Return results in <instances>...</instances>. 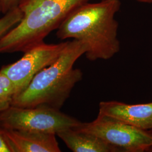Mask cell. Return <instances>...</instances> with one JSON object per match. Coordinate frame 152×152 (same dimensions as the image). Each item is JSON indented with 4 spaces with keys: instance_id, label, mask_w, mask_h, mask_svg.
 Returning a JSON list of instances; mask_svg holds the SVG:
<instances>
[{
    "instance_id": "8992f818",
    "label": "cell",
    "mask_w": 152,
    "mask_h": 152,
    "mask_svg": "<svg viewBox=\"0 0 152 152\" xmlns=\"http://www.w3.org/2000/svg\"><path fill=\"white\" fill-rule=\"evenodd\" d=\"M67 43L68 41L47 44L43 42L38 44L24 52L16 62L4 65L0 71L13 82L18 94L26 88L36 75L58 58Z\"/></svg>"
},
{
    "instance_id": "277c9868",
    "label": "cell",
    "mask_w": 152,
    "mask_h": 152,
    "mask_svg": "<svg viewBox=\"0 0 152 152\" xmlns=\"http://www.w3.org/2000/svg\"><path fill=\"white\" fill-rule=\"evenodd\" d=\"M81 124L76 118L46 107L21 108L12 106L0 113V126L8 130L56 134Z\"/></svg>"
},
{
    "instance_id": "7a4b0ae2",
    "label": "cell",
    "mask_w": 152,
    "mask_h": 152,
    "mask_svg": "<svg viewBox=\"0 0 152 152\" xmlns=\"http://www.w3.org/2000/svg\"><path fill=\"white\" fill-rule=\"evenodd\" d=\"M86 51V46L81 42L68 41L58 58L34 76L26 88L15 96L11 105L60 110L75 85L82 80V71L73 66Z\"/></svg>"
},
{
    "instance_id": "9c48e42d",
    "label": "cell",
    "mask_w": 152,
    "mask_h": 152,
    "mask_svg": "<svg viewBox=\"0 0 152 152\" xmlns=\"http://www.w3.org/2000/svg\"><path fill=\"white\" fill-rule=\"evenodd\" d=\"M56 135L74 152H117L118 151L98 136L76 127L66 129Z\"/></svg>"
},
{
    "instance_id": "7c38bea8",
    "label": "cell",
    "mask_w": 152,
    "mask_h": 152,
    "mask_svg": "<svg viewBox=\"0 0 152 152\" xmlns=\"http://www.w3.org/2000/svg\"><path fill=\"white\" fill-rule=\"evenodd\" d=\"M0 152H14L11 144L6 135L5 130L0 126Z\"/></svg>"
},
{
    "instance_id": "30bf717a",
    "label": "cell",
    "mask_w": 152,
    "mask_h": 152,
    "mask_svg": "<svg viewBox=\"0 0 152 152\" xmlns=\"http://www.w3.org/2000/svg\"><path fill=\"white\" fill-rule=\"evenodd\" d=\"M17 94L13 82L0 71V113L11 107L13 99Z\"/></svg>"
},
{
    "instance_id": "ba28073f",
    "label": "cell",
    "mask_w": 152,
    "mask_h": 152,
    "mask_svg": "<svg viewBox=\"0 0 152 152\" xmlns=\"http://www.w3.org/2000/svg\"><path fill=\"white\" fill-rule=\"evenodd\" d=\"M14 152H60L55 134L5 129Z\"/></svg>"
},
{
    "instance_id": "8fae6325",
    "label": "cell",
    "mask_w": 152,
    "mask_h": 152,
    "mask_svg": "<svg viewBox=\"0 0 152 152\" xmlns=\"http://www.w3.org/2000/svg\"><path fill=\"white\" fill-rule=\"evenodd\" d=\"M23 18V13L18 6L6 13L0 18V39L12 28L16 26L20 22Z\"/></svg>"
},
{
    "instance_id": "5bb4252c",
    "label": "cell",
    "mask_w": 152,
    "mask_h": 152,
    "mask_svg": "<svg viewBox=\"0 0 152 152\" xmlns=\"http://www.w3.org/2000/svg\"><path fill=\"white\" fill-rule=\"evenodd\" d=\"M140 3L144 4H152V0H135Z\"/></svg>"
},
{
    "instance_id": "6da1fadb",
    "label": "cell",
    "mask_w": 152,
    "mask_h": 152,
    "mask_svg": "<svg viewBox=\"0 0 152 152\" xmlns=\"http://www.w3.org/2000/svg\"><path fill=\"white\" fill-rule=\"evenodd\" d=\"M121 5L120 0H102L80 6L61 23L58 38H72L85 44V55L90 61L111 59L120 50L115 15Z\"/></svg>"
},
{
    "instance_id": "52a82bcc",
    "label": "cell",
    "mask_w": 152,
    "mask_h": 152,
    "mask_svg": "<svg viewBox=\"0 0 152 152\" xmlns=\"http://www.w3.org/2000/svg\"><path fill=\"white\" fill-rule=\"evenodd\" d=\"M98 115L119 120L143 130L152 129V102L128 104L117 101L102 102Z\"/></svg>"
},
{
    "instance_id": "4fadbf2b",
    "label": "cell",
    "mask_w": 152,
    "mask_h": 152,
    "mask_svg": "<svg viewBox=\"0 0 152 152\" xmlns=\"http://www.w3.org/2000/svg\"><path fill=\"white\" fill-rule=\"evenodd\" d=\"M2 12L4 14L17 7L20 0H0Z\"/></svg>"
},
{
    "instance_id": "2e32d148",
    "label": "cell",
    "mask_w": 152,
    "mask_h": 152,
    "mask_svg": "<svg viewBox=\"0 0 152 152\" xmlns=\"http://www.w3.org/2000/svg\"><path fill=\"white\" fill-rule=\"evenodd\" d=\"M151 150H152V148L151 149Z\"/></svg>"
},
{
    "instance_id": "3957f363",
    "label": "cell",
    "mask_w": 152,
    "mask_h": 152,
    "mask_svg": "<svg viewBox=\"0 0 152 152\" xmlns=\"http://www.w3.org/2000/svg\"><path fill=\"white\" fill-rule=\"evenodd\" d=\"M90 0H20V22L0 39V53L26 52L44 42L71 12Z\"/></svg>"
},
{
    "instance_id": "9a60e30c",
    "label": "cell",
    "mask_w": 152,
    "mask_h": 152,
    "mask_svg": "<svg viewBox=\"0 0 152 152\" xmlns=\"http://www.w3.org/2000/svg\"><path fill=\"white\" fill-rule=\"evenodd\" d=\"M2 12V8H1V1H0V13Z\"/></svg>"
},
{
    "instance_id": "5b68a950",
    "label": "cell",
    "mask_w": 152,
    "mask_h": 152,
    "mask_svg": "<svg viewBox=\"0 0 152 152\" xmlns=\"http://www.w3.org/2000/svg\"><path fill=\"white\" fill-rule=\"evenodd\" d=\"M102 139L118 152H142L152 148V135L113 118L98 115L91 122L76 127Z\"/></svg>"
}]
</instances>
